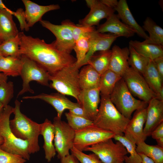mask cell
<instances>
[{"label":"cell","mask_w":163,"mask_h":163,"mask_svg":"<svg viewBox=\"0 0 163 163\" xmlns=\"http://www.w3.org/2000/svg\"><path fill=\"white\" fill-rule=\"evenodd\" d=\"M19 35L21 55L37 63L50 75L76 62L72 56L59 50L52 43H47L43 40L27 35L23 32Z\"/></svg>","instance_id":"1"},{"label":"cell","mask_w":163,"mask_h":163,"mask_svg":"<svg viewBox=\"0 0 163 163\" xmlns=\"http://www.w3.org/2000/svg\"><path fill=\"white\" fill-rule=\"evenodd\" d=\"M14 103L13 111L14 117L10 120L11 129L17 138L29 142L31 154L37 152L40 149L38 137L41 124L33 121L21 113L19 101L16 100Z\"/></svg>","instance_id":"2"},{"label":"cell","mask_w":163,"mask_h":163,"mask_svg":"<svg viewBox=\"0 0 163 163\" xmlns=\"http://www.w3.org/2000/svg\"><path fill=\"white\" fill-rule=\"evenodd\" d=\"M129 120L118 110L110 96L101 95L98 111L93 120L94 125L115 135L122 136Z\"/></svg>","instance_id":"3"},{"label":"cell","mask_w":163,"mask_h":163,"mask_svg":"<svg viewBox=\"0 0 163 163\" xmlns=\"http://www.w3.org/2000/svg\"><path fill=\"white\" fill-rule=\"evenodd\" d=\"M13 111V107L8 105L4 107L0 114V136L4 140L0 148L6 152L29 160L31 153L29 142L17 138L10 128V117Z\"/></svg>","instance_id":"4"},{"label":"cell","mask_w":163,"mask_h":163,"mask_svg":"<svg viewBox=\"0 0 163 163\" xmlns=\"http://www.w3.org/2000/svg\"><path fill=\"white\" fill-rule=\"evenodd\" d=\"M75 63L50 75L49 86L63 95L73 97L77 101L81 90L79 82V68Z\"/></svg>","instance_id":"5"},{"label":"cell","mask_w":163,"mask_h":163,"mask_svg":"<svg viewBox=\"0 0 163 163\" xmlns=\"http://www.w3.org/2000/svg\"><path fill=\"white\" fill-rule=\"evenodd\" d=\"M110 98L118 110L129 119L131 118L134 111L146 108L148 104L136 98L122 78L117 83Z\"/></svg>","instance_id":"6"},{"label":"cell","mask_w":163,"mask_h":163,"mask_svg":"<svg viewBox=\"0 0 163 163\" xmlns=\"http://www.w3.org/2000/svg\"><path fill=\"white\" fill-rule=\"evenodd\" d=\"M23 62L21 76L22 80V88L17 95V97L27 92L34 93L30 83L32 81L45 86H49L50 73L43 68L26 56L22 55Z\"/></svg>","instance_id":"7"},{"label":"cell","mask_w":163,"mask_h":163,"mask_svg":"<svg viewBox=\"0 0 163 163\" xmlns=\"http://www.w3.org/2000/svg\"><path fill=\"white\" fill-rule=\"evenodd\" d=\"M53 124L54 128V145L58 158H61L70 154L74 146L75 131L61 118L55 117Z\"/></svg>","instance_id":"8"},{"label":"cell","mask_w":163,"mask_h":163,"mask_svg":"<svg viewBox=\"0 0 163 163\" xmlns=\"http://www.w3.org/2000/svg\"><path fill=\"white\" fill-rule=\"evenodd\" d=\"M112 139H108L85 148L83 151H91L96 155L104 163H116L124 161L128 153L120 142H114Z\"/></svg>","instance_id":"9"},{"label":"cell","mask_w":163,"mask_h":163,"mask_svg":"<svg viewBox=\"0 0 163 163\" xmlns=\"http://www.w3.org/2000/svg\"><path fill=\"white\" fill-rule=\"evenodd\" d=\"M132 95L148 104L152 99L157 98L142 75L129 67L122 77Z\"/></svg>","instance_id":"10"},{"label":"cell","mask_w":163,"mask_h":163,"mask_svg":"<svg viewBox=\"0 0 163 163\" xmlns=\"http://www.w3.org/2000/svg\"><path fill=\"white\" fill-rule=\"evenodd\" d=\"M115 135L113 133L94 124L75 131L74 147L83 152L86 147L113 138Z\"/></svg>","instance_id":"11"},{"label":"cell","mask_w":163,"mask_h":163,"mask_svg":"<svg viewBox=\"0 0 163 163\" xmlns=\"http://www.w3.org/2000/svg\"><path fill=\"white\" fill-rule=\"evenodd\" d=\"M40 22L56 37V40L51 43L54 46L61 52L70 54L73 50L75 42L70 27L62 23L61 25H56L43 20Z\"/></svg>","instance_id":"12"},{"label":"cell","mask_w":163,"mask_h":163,"mask_svg":"<svg viewBox=\"0 0 163 163\" xmlns=\"http://www.w3.org/2000/svg\"><path fill=\"white\" fill-rule=\"evenodd\" d=\"M146 118V108L136 110L125 129L124 136L136 145L147 138L143 131Z\"/></svg>","instance_id":"13"},{"label":"cell","mask_w":163,"mask_h":163,"mask_svg":"<svg viewBox=\"0 0 163 163\" xmlns=\"http://www.w3.org/2000/svg\"><path fill=\"white\" fill-rule=\"evenodd\" d=\"M87 4L90 8L88 14L79 21L78 25L86 27L99 25L100 21L107 19L114 13V9L110 8L102 3L100 0H87Z\"/></svg>","instance_id":"14"},{"label":"cell","mask_w":163,"mask_h":163,"mask_svg":"<svg viewBox=\"0 0 163 163\" xmlns=\"http://www.w3.org/2000/svg\"><path fill=\"white\" fill-rule=\"evenodd\" d=\"M119 37L110 33H101L97 32L96 30L90 33L89 50L85 59L79 66H81L87 64L89 58L95 53L106 50L110 48L113 42Z\"/></svg>","instance_id":"15"},{"label":"cell","mask_w":163,"mask_h":163,"mask_svg":"<svg viewBox=\"0 0 163 163\" xmlns=\"http://www.w3.org/2000/svg\"><path fill=\"white\" fill-rule=\"evenodd\" d=\"M100 91L98 88L81 90L77 103L83 109L87 118L93 120L98 110L100 104Z\"/></svg>","instance_id":"16"},{"label":"cell","mask_w":163,"mask_h":163,"mask_svg":"<svg viewBox=\"0 0 163 163\" xmlns=\"http://www.w3.org/2000/svg\"><path fill=\"white\" fill-rule=\"evenodd\" d=\"M23 99H39L42 100L52 105L57 113V117L61 118L62 113L66 109L72 110L80 104L74 103L67 98L65 95L59 93L50 94L42 93L33 96H26L23 97Z\"/></svg>","instance_id":"17"},{"label":"cell","mask_w":163,"mask_h":163,"mask_svg":"<svg viewBox=\"0 0 163 163\" xmlns=\"http://www.w3.org/2000/svg\"><path fill=\"white\" fill-rule=\"evenodd\" d=\"M146 118L143 131L145 136H151L153 130L163 122V101L155 98L148 103Z\"/></svg>","instance_id":"18"},{"label":"cell","mask_w":163,"mask_h":163,"mask_svg":"<svg viewBox=\"0 0 163 163\" xmlns=\"http://www.w3.org/2000/svg\"><path fill=\"white\" fill-rule=\"evenodd\" d=\"M104 23L98 26L96 31L98 33L109 32L119 37L129 38L134 35L135 31L120 21L117 14H112Z\"/></svg>","instance_id":"19"},{"label":"cell","mask_w":163,"mask_h":163,"mask_svg":"<svg viewBox=\"0 0 163 163\" xmlns=\"http://www.w3.org/2000/svg\"><path fill=\"white\" fill-rule=\"evenodd\" d=\"M25 8L24 14L29 27L42 20L43 15L46 13L60 8L57 4L41 5L29 0H22Z\"/></svg>","instance_id":"20"},{"label":"cell","mask_w":163,"mask_h":163,"mask_svg":"<svg viewBox=\"0 0 163 163\" xmlns=\"http://www.w3.org/2000/svg\"><path fill=\"white\" fill-rule=\"evenodd\" d=\"M111 51L108 69L122 77L130 67L128 62L129 54V48H122L115 45Z\"/></svg>","instance_id":"21"},{"label":"cell","mask_w":163,"mask_h":163,"mask_svg":"<svg viewBox=\"0 0 163 163\" xmlns=\"http://www.w3.org/2000/svg\"><path fill=\"white\" fill-rule=\"evenodd\" d=\"M114 10L117 12V15L122 22L133 29L136 33L145 40L149 39L148 35L134 19L126 0H119Z\"/></svg>","instance_id":"22"},{"label":"cell","mask_w":163,"mask_h":163,"mask_svg":"<svg viewBox=\"0 0 163 163\" xmlns=\"http://www.w3.org/2000/svg\"><path fill=\"white\" fill-rule=\"evenodd\" d=\"M40 135L44 139L43 148L45 152V158L48 162L51 161L56 155V151L54 145V128L53 123L46 119L41 124Z\"/></svg>","instance_id":"23"},{"label":"cell","mask_w":163,"mask_h":163,"mask_svg":"<svg viewBox=\"0 0 163 163\" xmlns=\"http://www.w3.org/2000/svg\"><path fill=\"white\" fill-rule=\"evenodd\" d=\"M12 13L0 8V40L3 41L15 37L19 33Z\"/></svg>","instance_id":"24"},{"label":"cell","mask_w":163,"mask_h":163,"mask_svg":"<svg viewBox=\"0 0 163 163\" xmlns=\"http://www.w3.org/2000/svg\"><path fill=\"white\" fill-rule=\"evenodd\" d=\"M101 75L89 65L79 71V82L81 90L99 88Z\"/></svg>","instance_id":"25"},{"label":"cell","mask_w":163,"mask_h":163,"mask_svg":"<svg viewBox=\"0 0 163 163\" xmlns=\"http://www.w3.org/2000/svg\"><path fill=\"white\" fill-rule=\"evenodd\" d=\"M129 44L139 53L151 60L163 56V46L136 40H131Z\"/></svg>","instance_id":"26"},{"label":"cell","mask_w":163,"mask_h":163,"mask_svg":"<svg viewBox=\"0 0 163 163\" xmlns=\"http://www.w3.org/2000/svg\"><path fill=\"white\" fill-rule=\"evenodd\" d=\"M142 75L157 98L160 90L163 87V80L158 72L153 60L150 59Z\"/></svg>","instance_id":"27"},{"label":"cell","mask_w":163,"mask_h":163,"mask_svg":"<svg viewBox=\"0 0 163 163\" xmlns=\"http://www.w3.org/2000/svg\"><path fill=\"white\" fill-rule=\"evenodd\" d=\"M23 64L21 56H3L0 59V72L7 76H20Z\"/></svg>","instance_id":"28"},{"label":"cell","mask_w":163,"mask_h":163,"mask_svg":"<svg viewBox=\"0 0 163 163\" xmlns=\"http://www.w3.org/2000/svg\"><path fill=\"white\" fill-rule=\"evenodd\" d=\"M111 50L95 53L88 60L87 64L91 66L100 75L108 69Z\"/></svg>","instance_id":"29"},{"label":"cell","mask_w":163,"mask_h":163,"mask_svg":"<svg viewBox=\"0 0 163 163\" xmlns=\"http://www.w3.org/2000/svg\"><path fill=\"white\" fill-rule=\"evenodd\" d=\"M122 78L109 69L101 75L98 88L100 95L110 96L117 83Z\"/></svg>","instance_id":"30"},{"label":"cell","mask_w":163,"mask_h":163,"mask_svg":"<svg viewBox=\"0 0 163 163\" xmlns=\"http://www.w3.org/2000/svg\"><path fill=\"white\" fill-rule=\"evenodd\" d=\"M142 28L149 34V39L144 42L163 46V29L161 27L150 18L147 17L143 22Z\"/></svg>","instance_id":"31"},{"label":"cell","mask_w":163,"mask_h":163,"mask_svg":"<svg viewBox=\"0 0 163 163\" xmlns=\"http://www.w3.org/2000/svg\"><path fill=\"white\" fill-rule=\"evenodd\" d=\"M136 151L152 159L155 163H163V147L155 145H150L145 141L136 145Z\"/></svg>","instance_id":"32"},{"label":"cell","mask_w":163,"mask_h":163,"mask_svg":"<svg viewBox=\"0 0 163 163\" xmlns=\"http://www.w3.org/2000/svg\"><path fill=\"white\" fill-rule=\"evenodd\" d=\"M113 139L121 143L126 149L129 156H126L125 163H141L142 158L136 151V144L126 137L124 135H115Z\"/></svg>","instance_id":"33"},{"label":"cell","mask_w":163,"mask_h":163,"mask_svg":"<svg viewBox=\"0 0 163 163\" xmlns=\"http://www.w3.org/2000/svg\"><path fill=\"white\" fill-rule=\"evenodd\" d=\"M20 37L19 34L15 37L2 41L0 44V51L3 56L20 57Z\"/></svg>","instance_id":"34"},{"label":"cell","mask_w":163,"mask_h":163,"mask_svg":"<svg viewBox=\"0 0 163 163\" xmlns=\"http://www.w3.org/2000/svg\"><path fill=\"white\" fill-rule=\"evenodd\" d=\"M129 54L128 59L129 66L142 75L150 59L141 55L129 45Z\"/></svg>","instance_id":"35"},{"label":"cell","mask_w":163,"mask_h":163,"mask_svg":"<svg viewBox=\"0 0 163 163\" xmlns=\"http://www.w3.org/2000/svg\"><path fill=\"white\" fill-rule=\"evenodd\" d=\"M90 33L82 36L75 42L73 50L76 54L75 64L79 68V66L84 61L89 50Z\"/></svg>","instance_id":"36"},{"label":"cell","mask_w":163,"mask_h":163,"mask_svg":"<svg viewBox=\"0 0 163 163\" xmlns=\"http://www.w3.org/2000/svg\"><path fill=\"white\" fill-rule=\"evenodd\" d=\"M65 115L68 124L75 131L94 125L93 121L76 116L69 112L66 113Z\"/></svg>","instance_id":"37"},{"label":"cell","mask_w":163,"mask_h":163,"mask_svg":"<svg viewBox=\"0 0 163 163\" xmlns=\"http://www.w3.org/2000/svg\"><path fill=\"white\" fill-rule=\"evenodd\" d=\"M14 85L11 81L2 82L0 84V102L4 107L14 97Z\"/></svg>","instance_id":"38"},{"label":"cell","mask_w":163,"mask_h":163,"mask_svg":"<svg viewBox=\"0 0 163 163\" xmlns=\"http://www.w3.org/2000/svg\"><path fill=\"white\" fill-rule=\"evenodd\" d=\"M62 23L70 27L72 31L73 37L75 42L82 36L95 30L94 26L86 27L78 24L77 25L71 21L68 20L63 21Z\"/></svg>","instance_id":"39"},{"label":"cell","mask_w":163,"mask_h":163,"mask_svg":"<svg viewBox=\"0 0 163 163\" xmlns=\"http://www.w3.org/2000/svg\"><path fill=\"white\" fill-rule=\"evenodd\" d=\"M70 151L71 154L76 158L80 163H104L94 153L87 154L74 146Z\"/></svg>","instance_id":"40"},{"label":"cell","mask_w":163,"mask_h":163,"mask_svg":"<svg viewBox=\"0 0 163 163\" xmlns=\"http://www.w3.org/2000/svg\"><path fill=\"white\" fill-rule=\"evenodd\" d=\"M26 161L19 155L8 152L0 148V163H25Z\"/></svg>","instance_id":"41"},{"label":"cell","mask_w":163,"mask_h":163,"mask_svg":"<svg viewBox=\"0 0 163 163\" xmlns=\"http://www.w3.org/2000/svg\"><path fill=\"white\" fill-rule=\"evenodd\" d=\"M13 15L18 19L20 24V28L21 31H28L30 27L27 24L24 11L21 8H18L16 11H13Z\"/></svg>","instance_id":"42"},{"label":"cell","mask_w":163,"mask_h":163,"mask_svg":"<svg viewBox=\"0 0 163 163\" xmlns=\"http://www.w3.org/2000/svg\"><path fill=\"white\" fill-rule=\"evenodd\" d=\"M151 136L156 140L163 138V122L153 130L151 133Z\"/></svg>","instance_id":"43"},{"label":"cell","mask_w":163,"mask_h":163,"mask_svg":"<svg viewBox=\"0 0 163 163\" xmlns=\"http://www.w3.org/2000/svg\"><path fill=\"white\" fill-rule=\"evenodd\" d=\"M153 61L158 72L163 80V56L158 57Z\"/></svg>","instance_id":"44"},{"label":"cell","mask_w":163,"mask_h":163,"mask_svg":"<svg viewBox=\"0 0 163 163\" xmlns=\"http://www.w3.org/2000/svg\"><path fill=\"white\" fill-rule=\"evenodd\" d=\"M60 160V163H80L76 158L72 154Z\"/></svg>","instance_id":"45"},{"label":"cell","mask_w":163,"mask_h":163,"mask_svg":"<svg viewBox=\"0 0 163 163\" xmlns=\"http://www.w3.org/2000/svg\"><path fill=\"white\" fill-rule=\"evenodd\" d=\"M69 110V112L73 114L88 119L83 109L80 105Z\"/></svg>","instance_id":"46"},{"label":"cell","mask_w":163,"mask_h":163,"mask_svg":"<svg viewBox=\"0 0 163 163\" xmlns=\"http://www.w3.org/2000/svg\"><path fill=\"white\" fill-rule=\"evenodd\" d=\"M100 1L107 7L114 9L117 6L118 1L117 0H101Z\"/></svg>","instance_id":"47"},{"label":"cell","mask_w":163,"mask_h":163,"mask_svg":"<svg viewBox=\"0 0 163 163\" xmlns=\"http://www.w3.org/2000/svg\"><path fill=\"white\" fill-rule=\"evenodd\" d=\"M139 154L142 158V161L141 163H155L152 159L142 154Z\"/></svg>","instance_id":"48"},{"label":"cell","mask_w":163,"mask_h":163,"mask_svg":"<svg viewBox=\"0 0 163 163\" xmlns=\"http://www.w3.org/2000/svg\"><path fill=\"white\" fill-rule=\"evenodd\" d=\"M0 8L6 10L11 12L13 15V11L8 8L3 2L2 0H0Z\"/></svg>","instance_id":"49"},{"label":"cell","mask_w":163,"mask_h":163,"mask_svg":"<svg viewBox=\"0 0 163 163\" xmlns=\"http://www.w3.org/2000/svg\"><path fill=\"white\" fill-rule=\"evenodd\" d=\"M7 79L8 76L0 72V84L3 82H7Z\"/></svg>","instance_id":"50"},{"label":"cell","mask_w":163,"mask_h":163,"mask_svg":"<svg viewBox=\"0 0 163 163\" xmlns=\"http://www.w3.org/2000/svg\"><path fill=\"white\" fill-rule=\"evenodd\" d=\"M157 145L161 147H163V138H161L156 140Z\"/></svg>","instance_id":"51"},{"label":"cell","mask_w":163,"mask_h":163,"mask_svg":"<svg viewBox=\"0 0 163 163\" xmlns=\"http://www.w3.org/2000/svg\"><path fill=\"white\" fill-rule=\"evenodd\" d=\"M4 107L3 104L0 102V114L3 111Z\"/></svg>","instance_id":"52"},{"label":"cell","mask_w":163,"mask_h":163,"mask_svg":"<svg viewBox=\"0 0 163 163\" xmlns=\"http://www.w3.org/2000/svg\"><path fill=\"white\" fill-rule=\"evenodd\" d=\"M3 142L4 140L3 138L0 136V145L3 143Z\"/></svg>","instance_id":"53"},{"label":"cell","mask_w":163,"mask_h":163,"mask_svg":"<svg viewBox=\"0 0 163 163\" xmlns=\"http://www.w3.org/2000/svg\"><path fill=\"white\" fill-rule=\"evenodd\" d=\"M2 41H0V44L1 43ZM3 56L2 53L1 52V51H0V59L2 58V57Z\"/></svg>","instance_id":"54"},{"label":"cell","mask_w":163,"mask_h":163,"mask_svg":"<svg viewBox=\"0 0 163 163\" xmlns=\"http://www.w3.org/2000/svg\"><path fill=\"white\" fill-rule=\"evenodd\" d=\"M116 163H124V162L123 161H119L117 162Z\"/></svg>","instance_id":"55"},{"label":"cell","mask_w":163,"mask_h":163,"mask_svg":"<svg viewBox=\"0 0 163 163\" xmlns=\"http://www.w3.org/2000/svg\"></svg>","instance_id":"56"}]
</instances>
